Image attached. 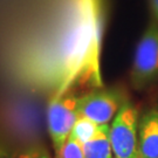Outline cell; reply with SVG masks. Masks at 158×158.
Wrapping results in <instances>:
<instances>
[{"label": "cell", "mask_w": 158, "mask_h": 158, "mask_svg": "<svg viewBox=\"0 0 158 158\" xmlns=\"http://www.w3.org/2000/svg\"><path fill=\"white\" fill-rule=\"evenodd\" d=\"M102 0H64L46 42L29 52L23 72L32 83L62 96L76 85L102 88Z\"/></svg>", "instance_id": "6da1fadb"}, {"label": "cell", "mask_w": 158, "mask_h": 158, "mask_svg": "<svg viewBox=\"0 0 158 158\" xmlns=\"http://www.w3.org/2000/svg\"><path fill=\"white\" fill-rule=\"evenodd\" d=\"M130 77L136 89L158 82V23H150L138 41Z\"/></svg>", "instance_id": "7a4b0ae2"}, {"label": "cell", "mask_w": 158, "mask_h": 158, "mask_svg": "<svg viewBox=\"0 0 158 158\" xmlns=\"http://www.w3.org/2000/svg\"><path fill=\"white\" fill-rule=\"evenodd\" d=\"M138 113L132 103L124 101L110 125L114 158H139Z\"/></svg>", "instance_id": "3957f363"}, {"label": "cell", "mask_w": 158, "mask_h": 158, "mask_svg": "<svg viewBox=\"0 0 158 158\" xmlns=\"http://www.w3.org/2000/svg\"><path fill=\"white\" fill-rule=\"evenodd\" d=\"M80 97L69 91L59 97H53L47 113L48 132L55 152H57L66 143L74 124L79 118Z\"/></svg>", "instance_id": "277c9868"}, {"label": "cell", "mask_w": 158, "mask_h": 158, "mask_svg": "<svg viewBox=\"0 0 158 158\" xmlns=\"http://www.w3.org/2000/svg\"><path fill=\"white\" fill-rule=\"evenodd\" d=\"M123 102V97L117 90L98 88L80 97L77 111L80 117L97 124H108L118 113Z\"/></svg>", "instance_id": "5b68a950"}, {"label": "cell", "mask_w": 158, "mask_h": 158, "mask_svg": "<svg viewBox=\"0 0 158 158\" xmlns=\"http://www.w3.org/2000/svg\"><path fill=\"white\" fill-rule=\"evenodd\" d=\"M139 158H158V106L138 119Z\"/></svg>", "instance_id": "8992f818"}, {"label": "cell", "mask_w": 158, "mask_h": 158, "mask_svg": "<svg viewBox=\"0 0 158 158\" xmlns=\"http://www.w3.org/2000/svg\"><path fill=\"white\" fill-rule=\"evenodd\" d=\"M85 158H114L110 142V125L100 124L98 130L88 142L82 144Z\"/></svg>", "instance_id": "52a82bcc"}, {"label": "cell", "mask_w": 158, "mask_h": 158, "mask_svg": "<svg viewBox=\"0 0 158 158\" xmlns=\"http://www.w3.org/2000/svg\"><path fill=\"white\" fill-rule=\"evenodd\" d=\"M98 127H100V124H97L90 119L85 118V117H79L76 123L74 124L70 136L74 137L75 139H77L80 143L85 144V142L89 141L97 132Z\"/></svg>", "instance_id": "ba28073f"}, {"label": "cell", "mask_w": 158, "mask_h": 158, "mask_svg": "<svg viewBox=\"0 0 158 158\" xmlns=\"http://www.w3.org/2000/svg\"><path fill=\"white\" fill-rule=\"evenodd\" d=\"M55 158H85L82 143L69 136L62 148L55 152Z\"/></svg>", "instance_id": "9c48e42d"}, {"label": "cell", "mask_w": 158, "mask_h": 158, "mask_svg": "<svg viewBox=\"0 0 158 158\" xmlns=\"http://www.w3.org/2000/svg\"><path fill=\"white\" fill-rule=\"evenodd\" d=\"M18 158H51L48 152L42 148H34L28 151H25Z\"/></svg>", "instance_id": "30bf717a"}, {"label": "cell", "mask_w": 158, "mask_h": 158, "mask_svg": "<svg viewBox=\"0 0 158 158\" xmlns=\"http://www.w3.org/2000/svg\"><path fill=\"white\" fill-rule=\"evenodd\" d=\"M150 6H151V11L153 13V17L156 18L158 23V0H150Z\"/></svg>", "instance_id": "8fae6325"}, {"label": "cell", "mask_w": 158, "mask_h": 158, "mask_svg": "<svg viewBox=\"0 0 158 158\" xmlns=\"http://www.w3.org/2000/svg\"><path fill=\"white\" fill-rule=\"evenodd\" d=\"M0 158H11V157H10V155L6 152V151L0 149Z\"/></svg>", "instance_id": "7c38bea8"}]
</instances>
